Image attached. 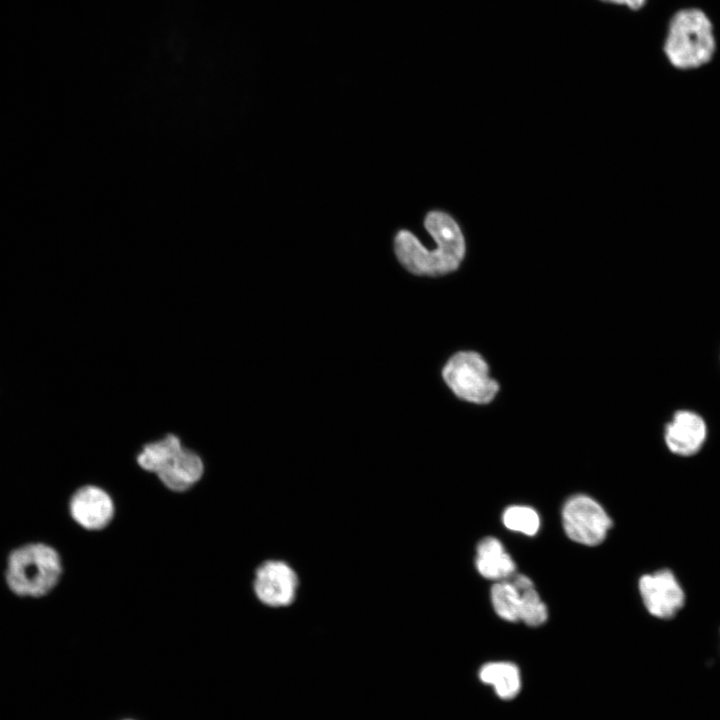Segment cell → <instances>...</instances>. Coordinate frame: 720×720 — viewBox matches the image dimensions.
<instances>
[{
  "label": "cell",
  "instance_id": "9c48e42d",
  "mask_svg": "<svg viewBox=\"0 0 720 720\" xmlns=\"http://www.w3.org/2000/svg\"><path fill=\"white\" fill-rule=\"evenodd\" d=\"M707 426L704 419L691 410H678L665 427V443L668 449L680 456L697 453L705 442Z\"/></svg>",
  "mask_w": 720,
  "mask_h": 720
},
{
  "label": "cell",
  "instance_id": "7c38bea8",
  "mask_svg": "<svg viewBox=\"0 0 720 720\" xmlns=\"http://www.w3.org/2000/svg\"><path fill=\"white\" fill-rule=\"evenodd\" d=\"M479 677L482 682L494 687L502 699L515 697L521 686L518 667L510 662H490L481 667Z\"/></svg>",
  "mask_w": 720,
  "mask_h": 720
},
{
  "label": "cell",
  "instance_id": "8992f818",
  "mask_svg": "<svg viewBox=\"0 0 720 720\" xmlns=\"http://www.w3.org/2000/svg\"><path fill=\"white\" fill-rule=\"evenodd\" d=\"M298 578L295 571L285 562L268 560L255 571L253 590L257 599L269 607L290 605L296 596Z\"/></svg>",
  "mask_w": 720,
  "mask_h": 720
},
{
  "label": "cell",
  "instance_id": "6da1fadb",
  "mask_svg": "<svg viewBox=\"0 0 720 720\" xmlns=\"http://www.w3.org/2000/svg\"><path fill=\"white\" fill-rule=\"evenodd\" d=\"M424 224L436 247L426 249L413 233L401 230L394 240L399 261L411 273L422 276H439L456 270L465 255V240L457 222L445 212L431 211Z\"/></svg>",
  "mask_w": 720,
  "mask_h": 720
},
{
  "label": "cell",
  "instance_id": "9a60e30c",
  "mask_svg": "<svg viewBox=\"0 0 720 720\" xmlns=\"http://www.w3.org/2000/svg\"><path fill=\"white\" fill-rule=\"evenodd\" d=\"M504 526L511 531L534 536L540 529V517L535 509L526 505H511L502 515Z\"/></svg>",
  "mask_w": 720,
  "mask_h": 720
},
{
  "label": "cell",
  "instance_id": "7a4b0ae2",
  "mask_svg": "<svg viewBox=\"0 0 720 720\" xmlns=\"http://www.w3.org/2000/svg\"><path fill=\"white\" fill-rule=\"evenodd\" d=\"M715 51L713 25L704 11L685 8L673 15L664 43L672 67L680 71L699 69L711 62Z\"/></svg>",
  "mask_w": 720,
  "mask_h": 720
},
{
  "label": "cell",
  "instance_id": "30bf717a",
  "mask_svg": "<svg viewBox=\"0 0 720 720\" xmlns=\"http://www.w3.org/2000/svg\"><path fill=\"white\" fill-rule=\"evenodd\" d=\"M204 470L201 457L196 452L183 447L156 476L168 490L183 493L201 480Z\"/></svg>",
  "mask_w": 720,
  "mask_h": 720
},
{
  "label": "cell",
  "instance_id": "4fadbf2b",
  "mask_svg": "<svg viewBox=\"0 0 720 720\" xmlns=\"http://www.w3.org/2000/svg\"><path fill=\"white\" fill-rule=\"evenodd\" d=\"M182 448L181 440L176 435L167 434L145 444L137 454L136 461L141 469L156 475Z\"/></svg>",
  "mask_w": 720,
  "mask_h": 720
},
{
  "label": "cell",
  "instance_id": "5bb4252c",
  "mask_svg": "<svg viewBox=\"0 0 720 720\" xmlns=\"http://www.w3.org/2000/svg\"><path fill=\"white\" fill-rule=\"evenodd\" d=\"M490 596L493 609L500 618L508 622L519 621L520 593L510 580L494 583Z\"/></svg>",
  "mask_w": 720,
  "mask_h": 720
},
{
  "label": "cell",
  "instance_id": "ba28073f",
  "mask_svg": "<svg viewBox=\"0 0 720 720\" xmlns=\"http://www.w3.org/2000/svg\"><path fill=\"white\" fill-rule=\"evenodd\" d=\"M69 513L80 527L88 531H98L112 522L115 505L106 490L96 485H85L71 496Z\"/></svg>",
  "mask_w": 720,
  "mask_h": 720
},
{
  "label": "cell",
  "instance_id": "3957f363",
  "mask_svg": "<svg viewBox=\"0 0 720 720\" xmlns=\"http://www.w3.org/2000/svg\"><path fill=\"white\" fill-rule=\"evenodd\" d=\"M62 572V560L57 550L37 542L20 546L10 553L5 579L14 594L38 598L56 587Z\"/></svg>",
  "mask_w": 720,
  "mask_h": 720
},
{
  "label": "cell",
  "instance_id": "5b68a950",
  "mask_svg": "<svg viewBox=\"0 0 720 720\" xmlns=\"http://www.w3.org/2000/svg\"><path fill=\"white\" fill-rule=\"evenodd\" d=\"M561 517L566 535L586 546L601 544L612 527V519L602 505L584 494L569 497L562 507Z\"/></svg>",
  "mask_w": 720,
  "mask_h": 720
},
{
  "label": "cell",
  "instance_id": "8fae6325",
  "mask_svg": "<svg viewBox=\"0 0 720 720\" xmlns=\"http://www.w3.org/2000/svg\"><path fill=\"white\" fill-rule=\"evenodd\" d=\"M475 566L479 574L489 580L502 581L511 578L516 564L500 540L487 536L477 545Z\"/></svg>",
  "mask_w": 720,
  "mask_h": 720
},
{
  "label": "cell",
  "instance_id": "2e32d148",
  "mask_svg": "<svg viewBox=\"0 0 720 720\" xmlns=\"http://www.w3.org/2000/svg\"><path fill=\"white\" fill-rule=\"evenodd\" d=\"M519 593V621L534 627L544 624L548 618V610L535 587Z\"/></svg>",
  "mask_w": 720,
  "mask_h": 720
},
{
  "label": "cell",
  "instance_id": "277c9868",
  "mask_svg": "<svg viewBox=\"0 0 720 720\" xmlns=\"http://www.w3.org/2000/svg\"><path fill=\"white\" fill-rule=\"evenodd\" d=\"M442 376L458 398L474 404L490 403L499 391L485 359L474 351L454 354L443 367Z\"/></svg>",
  "mask_w": 720,
  "mask_h": 720
},
{
  "label": "cell",
  "instance_id": "52a82bcc",
  "mask_svg": "<svg viewBox=\"0 0 720 720\" xmlns=\"http://www.w3.org/2000/svg\"><path fill=\"white\" fill-rule=\"evenodd\" d=\"M639 592L647 611L657 618H672L684 604L683 590L667 569L643 575Z\"/></svg>",
  "mask_w": 720,
  "mask_h": 720
},
{
  "label": "cell",
  "instance_id": "e0dca14e",
  "mask_svg": "<svg viewBox=\"0 0 720 720\" xmlns=\"http://www.w3.org/2000/svg\"><path fill=\"white\" fill-rule=\"evenodd\" d=\"M608 3L618 4V5H625L629 7L630 9L637 10L642 8L647 0H601Z\"/></svg>",
  "mask_w": 720,
  "mask_h": 720
}]
</instances>
